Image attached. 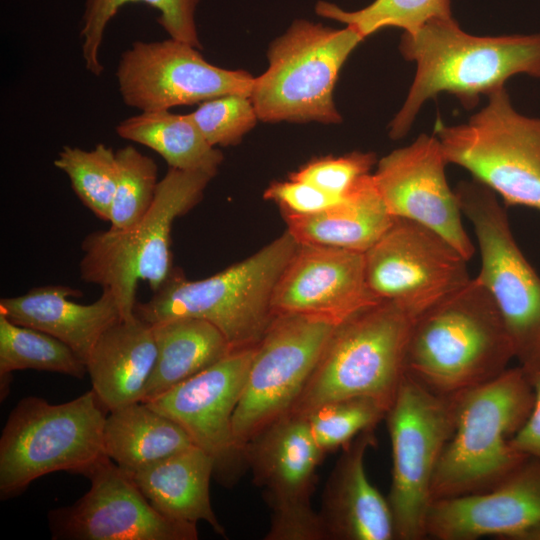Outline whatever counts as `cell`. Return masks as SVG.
Instances as JSON below:
<instances>
[{"instance_id":"1","label":"cell","mask_w":540,"mask_h":540,"mask_svg":"<svg viewBox=\"0 0 540 540\" xmlns=\"http://www.w3.org/2000/svg\"><path fill=\"white\" fill-rule=\"evenodd\" d=\"M399 49L416 63V73L390 124L393 139L403 137L421 106L440 93L453 94L470 108L481 95L503 88L515 75L540 78V34L475 36L446 16L430 19L412 33L404 32Z\"/></svg>"},{"instance_id":"2","label":"cell","mask_w":540,"mask_h":540,"mask_svg":"<svg viewBox=\"0 0 540 540\" xmlns=\"http://www.w3.org/2000/svg\"><path fill=\"white\" fill-rule=\"evenodd\" d=\"M514 358L498 307L475 278L415 319L405 374L436 394L452 396L495 379Z\"/></svg>"},{"instance_id":"3","label":"cell","mask_w":540,"mask_h":540,"mask_svg":"<svg viewBox=\"0 0 540 540\" xmlns=\"http://www.w3.org/2000/svg\"><path fill=\"white\" fill-rule=\"evenodd\" d=\"M455 403L454 431L432 479V502L490 490L527 458L510 442L534 403L533 386L521 366L456 394Z\"/></svg>"},{"instance_id":"4","label":"cell","mask_w":540,"mask_h":540,"mask_svg":"<svg viewBox=\"0 0 540 540\" xmlns=\"http://www.w3.org/2000/svg\"><path fill=\"white\" fill-rule=\"evenodd\" d=\"M298 245L287 230L210 277L191 281L172 269L148 301L136 303L134 314L150 324L179 317L203 319L225 336L232 350L253 347L274 318L273 292Z\"/></svg>"},{"instance_id":"5","label":"cell","mask_w":540,"mask_h":540,"mask_svg":"<svg viewBox=\"0 0 540 540\" xmlns=\"http://www.w3.org/2000/svg\"><path fill=\"white\" fill-rule=\"evenodd\" d=\"M107 414L92 389L61 404L35 396L19 400L0 438V498L16 497L33 481L58 471L88 477L108 458Z\"/></svg>"},{"instance_id":"6","label":"cell","mask_w":540,"mask_h":540,"mask_svg":"<svg viewBox=\"0 0 540 540\" xmlns=\"http://www.w3.org/2000/svg\"><path fill=\"white\" fill-rule=\"evenodd\" d=\"M415 319L396 303L381 301L337 325L288 414L306 416L353 397L372 398L388 410L405 376Z\"/></svg>"},{"instance_id":"7","label":"cell","mask_w":540,"mask_h":540,"mask_svg":"<svg viewBox=\"0 0 540 540\" xmlns=\"http://www.w3.org/2000/svg\"><path fill=\"white\" fill-rule=\"evenodd\" d=\"M214 175L169 168L158 183L150 209L136 226L95 231L84 238L81 279L110 290L123 319L134 315L139 279L155 292L171 273L173 222L202 199Z\"/></svg>"},{"instance_id":"8","label":"cell","mask_w":540,"mask_h":540,"mask_svg":"<svg viewBox=\"0 0 540 540\" xmlns=\"http://www.w3.org/2000/svg\"><path fill=\"white\" fill-rule=\"evenodd\" d=\"M365 38L353 27L293 21L268 50V68L254 78L250 99L263 122L342 121L333 92L339 72Z\"/></svg>"},{"instance_id":"9","label":"cell","mask_w":540,"mask_h":540,"mask_svg":"<svg viewBox=\"0 0 540 540\" xmlns=\"http://www.w3.org/2000/svg\"><path fill=\"white\" fill-rule=\"evenodd\" d=\"M434 131L448 163L468 170L506 206L540 211V118L517 112L504 87L467 122L445 126L438 119Z\"/></svg>"},{"instance_id":"10","label":"cell","mask_w":540,"mask_h":540,"mask_svg":"<svg viewBox=\"0 0 540 540\" xmlns=\"http://www.w3.org/2000/svg\"><path fill=\"white\" fill-rule=\"evenodd\" d=\"M455 395L436 394L405 374L385 419L392 450L388 503L397 540H422L431 484L455 426Z\"/></svg>"},{"instance_id":"11","label":"cell","mask_w":540,"mask_h":540,"mask_svg":"<svg viewBox=\"0 0 540 540\" xmlns=\"http://www.w3.org/2000/svg\"><path fill=\"white\" fill-rule=\"evenodd\" d=\"M455 193L474 227L481 255L476 279L489 291L526 373L540 369V277L518 247L495 193L476 180Z\"/></svg>"},{"instance_id":"12","label":"cell","mask_w":540,"mask_h":540,"mask_svg":"<svg viewBox=\"0 0 540 540\" xmlns=\"http://www.w3.org/2000/svg\"><path fill=\"white\" fill-rule=\"evenodd\" d=\"M337 327L326 319L278 314L254 349L233 415L238 446L289 413Z\"/></svg>"},{"instance_id":"13","label":"cell","mask_w":540,"mask_h":540,"mask_svg":"<svg viewBox=\"0 0 540 540\" xmlns=\"http://www.w3.org/2000/svg\"><path fill=\"white\" fill-rule=\"evenodd\" d=\"M372 293L417 318L470 281L462 254L443 236L412 220L395 218L365 253Z\"/></svg>"},{"instance_id":"14","label":"cell","mask_w":540,"mask_h":540,"mask_svg":"<svg viewBox=\"0 0 540 540\" xmlns=\"http://www.w3.org/2000/svg\"><path fill=\"white\" fill-rule=\"evenodd\" d=\"M116 78L123 102L144 112L230 94L250 96L255 77L215 66L198 48L169 38L134 42L122 53Z\"/></svg>"},{"instance_id":"15","label":"cell","mask_w":540,"mask_h":540,"mask_svg":"<svg viewBox=\"0 0 540 540\" xmlns=\"http://www.w3.org/2000/svg\"><path fill=\"white\" fill-rule=\"evenodd\" d=\"M255 346L232 350L209 368L147 402L181 425L193 443L212 457L214 477L226 487L234 485L247 466L245 453L234 437L233 415Z\"/></svg>"},{"instance_id":"16","label":"cell","mask_w":540,"mask_h":540,"mask_svg":"<svg viewBox=\"0 0 540 540\" xmlns=\"http://www.w3.org/2000/svg\"><path fill=\"white\" fill-rule=\"evenodd\" d=\"M75 503L49 512L55 540H197V524L157 511L130 475L107 458Z\"/></svg>"},{"instance_id":"17","label":"cell","mask_w":540,"mask_h":540,"mask_svg":"<svg viewBox=\"0 0 540 540\" xmlns=\"http://www.w3.org/2000/svg\"><path fill=\"white\" fill-rule=\"evenodd\" d=\"M447 164L439 139L421 134L383 157L372 176L393 217L434 230L468 261L475 248L463 227L457 195L448 185Z\"/></svg>"},{"instance_id":"18","label":"cell","mask_w":540,"mask_h":540,"mask_svg":"<svg viewBox=\"0 0 540 540\" xmlns=\"http://www.w3.org/2000/svg\"><path fill=\"white\" fill-rule=\"evenodd\" d=\"M381 302L370 290L363 252L299 243L273 292L272 311L339 325Z\"/></svg>"},{"instance_id":"19","label":"cell","mask_w":540,"mask_h":540,"mask_svg":"<svg viewBox=\"0 0 540 540\" xmlns=\"http://www.w3.org/2000/svg\"><path fill=\"white\" fill-rule=\"evenodd\" d=\"M540 523V461L527 457L506 479L481 493L435 500L426 537L476 540L493 536L519 540Z\"/></svg>"},{"instance_id":"20","label":"cell","mask_w":540,"mask_h":540,"mask_svg":"<svg viewBox=\"0 0 540 540\" xmlns=\"http://www.w3.org/2000/svg\"><path fill=\"white\" fill-rule=\"evenodd\" d=\"M324 453L305 416L286 414L245 447L247 467L271 512L311 507Z\"/></svg>"},{"instance_id":"21","label":"cell","mask_w":540,"mask_h":540,"mask_svg":"<svg viewBox=\"0 0 540 540\" xmlns=\"http://www.w3.org/2000/svg\"><path fill=\"white\" fill-rule=\"evenodd\" d=\"M375 428L361 432L343 452L324 486L320 517L328 540H394L388 503L370 482L365 457L376 443Z\"/></svg>"},{"instance_id":"22","label":"cell","mask_w":540,"mask_h":540,"mask_svg":"<svg viewBox=\"0 0 540 540\" xmlns=\"http://www.w3.org/2000/svg\"><path fill=\"white\" fill-rule=\"evenodd\" d=\"M73 297H82V292L66 285L34 287L25 294L2 298L0 314L61 340L86 364L99 337L121 320L122 314L108 289L90 304L70 300Z\"/></svg>"},{"instance_id":"23","label":"cell","mask_w":540,"mask_h":540,"mask_svg":"<svg viewBox=\"0 0 540 540\" xmlns=\"http://www.w3.org/2000/svg\"><path fill=\"white\" fill-rule=\"evenodd\" d=\"M156 353L152 324L135 314L103 332L86 366L92 390L108 412L142 402Z\"/></svg>"},{"instance_id":"24","label":"cell","mask_w":540,"mask_h":540,"mask_svg":"<svg viewBox=\"0 0 540 540\" xmlns=\"http://www.w3.org/2000/svg\"><path fill=\"white\" fill-rule=\"evenodd\" d=\"M129 475L151 505L164 516L193 524L203 521L217 534L226 535L210 499L214 461L198 446Z\"/></svg>"},{"instance_id":"25","label":"cell","mask_w":540,"mask_h":540,"mask_svg":"<svg viewBox=\"0 0 540 540\" xmlns=\"http://www.w3.org/2000/svg\"><path fill=\"white\" fill-rule=\"evenodd\" d=\"M287 230L302 244H316L365 253L395 220L375 185L364 176L339 203L320 212L283 213Z\"/></svg>"},{"instance_id":"26","label":"cell","mask_w":540,"mask_h":540,"mask_svg":"<svg viewBox=\"0 0 540 540\" xmlns=\"http://www.w3.org/2000/svg\"><path fill=\"white\" fill-rule=\"evenodd\" d=\"M152 328L157 353L142 402L155 400L232 351L225 336L203 319H166Z\"/></svg>"},{"instance_id":"27","label":"cell","mask_w":540,"mask_h":540,"mask_svg":"<svg viewBox=\"0 0 540 540\" xmlns=\"http://www.w3.org/2000/svg\"><path fill=\"white\" fill-rule=\"evenodd\" d=\"M194 445L181 425L145 402L109 411L105 420V453L128 474Z\"/></svg>"},{"instance_id":"28","label":"cell","mask_w":540,"mask_h":540,"mask_svg":"<svg viewBox=\"0 0 540 540\" xmlns=\"http://www.w3.org/2000/svg\"><path fill=\"white\" fill-rule=\"evenodd\" d=\"M116 133L157 152L169 168L216 174L223 160L221 151L207 142L189 114L144 111L120 122Z\"/></svg>"},{"instance_id":"29","label":"cell","mask_w":540,"mask_h":540,"mask_svg":"<svg viewBox=\"0 0 540 540\" xmlns=\"http://www.w3.org/2000/svg\"><path fill=\"white\" fill-rule=\"evenodd\" d=\"M18 370L55 372L74 378L88 374L84 361L54 336L12 322L0 314L1 399L9 393L10 374Z\"/></svg>"},{"instance_id":"30","label":"cell","mask_w":540,"mask_h":540,"mask_svg":"<svg viewBox=\"0 0 540 540\" xmlns=\"http://www.w3.org/2000/svg\"><path fill=\"white\" fill-rule=\"evenodd\" d=\"M201 0H86L80 36L85 68L100 76L104 67L99 53L104 31L120 8L128 3H144L159 12L157 22L170 38L202 49L195 22L196 8Z\"/></svg>"},{"instance_id":"31","label":"cell","mask_w":540,"mask_h":540,"mask_svg":"<svg viewBox=\"0 0 540 540\" xmlns=\"http://www.w3.org/2000/svg\"><path fill=\"white\" fill-rule=\"evenodd\" d=\"M54 165L68 176L81 202L96 217L109 222L118 179L116 151L102 143L92 150L64 146Z\"/></svg>"},{"instance_id":"32","label":"cell","mask_w":540,"mask_h":540,"mask_svg":"<svg viewBox=\"0 0 540 540\" xmlns=\"http://www.w3.org/2000/svg\"><path fill=\"white\" fill-rule=\"evenodd\" d=\"M315 11L324 18L353 27L364 38L386 27L412 33L430 19L451 16L450 0H374L355 11L318 1Z\"/></svg>"},{"instance_id":"33","label":"cell","mask_w":540,"mask_h":540,"mask_svg":"<svg viewBox=\"0 0 540 540\" xmlns=\"http://www.w3.org/2000/svg\"><path fill=\"white\" fill-rule=\"evenodd\" d=\"M118 179L110 211V227L127 230L136 226L150 209L158 186L155 161L133 146L116 151Z\"/></svg>"},{"instance_id":"34","label":"cell","mask_w":540,"mask_h":540,"mask_svg":"<svg viewBox=\"0 0 540 540\" xmlns=\"http://www.w3.org/2000/svg\"><path fill=\"white\" fill-rule=\"evenodd\" d=\"M387 408L368 397L327 402L305 417L312 437L324 453L348 446L361 432L385 419Z\"/></svg>"},{"instance_id":"35","label":"cell","mask_w":540,"mask_h":540,"mask_svg":"<svg viewBox=\"0 0 540 540\" xmlns=\"http://www.w3.org/2000/svg\"><path fill=\"white\" fill-rule=\"evenodd\" d=\"M189 116L214 147L239 143L258 120L250 96L241 94L224 95L202 102Z\"/></svg>"},{"instance_id":"36","label":"cell","mask_w":540,"mask_h":540,"mask_svg":"<svg viewBox=\"0 0 540 540\" xmlns=\"http://www.w3.org/2000/svg\"><path fill=\"white\" fill-rule=\"evenodd\" d=\"M376 162L374 153L352 152L343 156H327L311 160L290 174L289 179L311 184L324 192L345 198L370 174Z\"/></svg>"},{"instance_id":"37","label":"cell","mask_w":540,"mask_h":540,"mask_svg":"<svg viewBox=\"0 0 540 540\" xmlns=\"http://www.w3.org/2000/svg\"><path fill=\"white\" fill-rule=\"evenodd\" d=\"M264 198L278 204L283 213L297 215L320 212L344 199L324 192L311 184L292 179L272 183L266 189Z\"/></svg>"},{"instance_id":"38","label":"cell","mask_w":540,"mask_h":540,"mask_svg":"<svg viewBox=\"0 0 540 540\" xmlns=\"http://www.w3.org/2000/svg\"><path fill=\"white\" fill-rule=\"evenodd\" d=\"M265 540H328L319 512L313 507L271 512Z\"/></svg>"},{"instance_id":"39","label":"cell","mask_w":540,"mask_h":540,"mask_svg":"<svg viewBox=\"0 0 540 540\" xmlns=\"http://www.w3.org/2000/svg\"><path fill=\"white\" fill-rule=\"evenodd\" d=\"M534 390L532 410L517 433L511 438L512 446L527 457L540 461V369L527 373Z\"/></svg>"},{"instance_id":"40","label":"cell","mask_w":540,"mask_h":540,"mask_svg":"<svg viewBox=\"0 0 540 540\" xmlns=\"http://www.w3.org/2000/svg\"><path fill=\"white\" fill-rule=\"evenodd\" d=\"M519 540H540V523L527 530Z\"/></svg>"}]
</instances>
